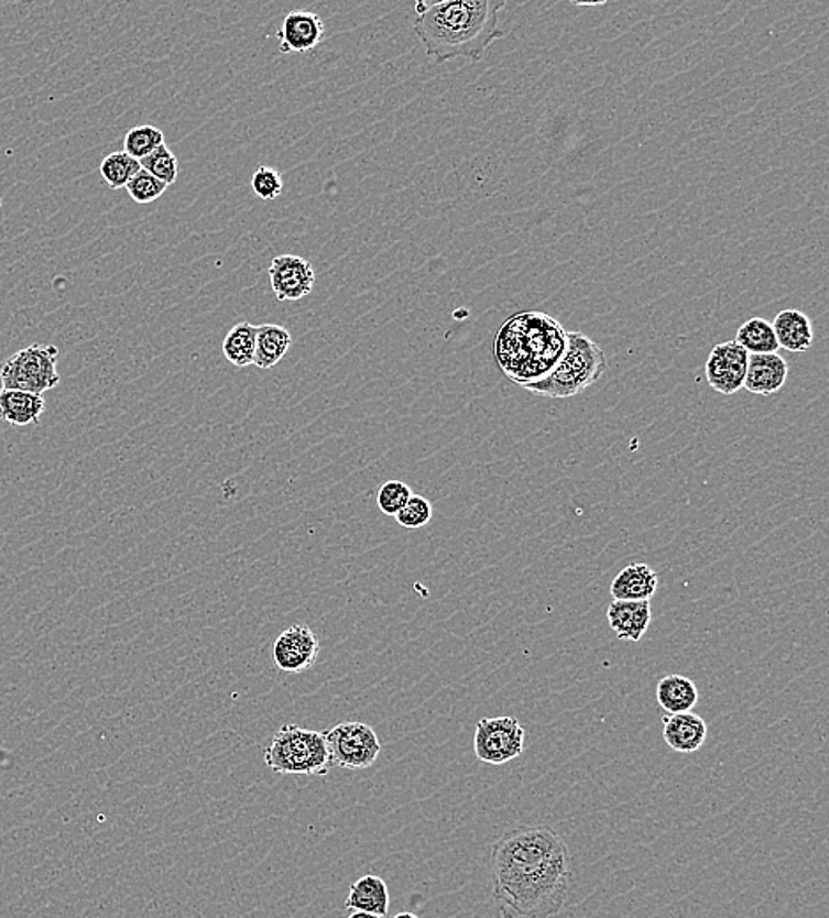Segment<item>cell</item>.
<instances>
[{
	"instance_id": "obj_1",
	"label": "cell",
	"mask_w": 829,
	"mask_h": 918,
	"mask_svg": "<svg viewBox=\"0 0 829 918\" xmlns=\"http://www.w3.org/2000/svg\"><path fill=\"white\" fill-rule=\"evenodd\" d=\"M493 903L502 918H550L565 908L571 853L545 824L519 827L492 846Z\"/></svg>"
},
{
	"instance_id": "obj_2",
	"label": "cell",
	"mask_w": 829,
	"mask_h": 918,
	"mask_svg": "<svg viewBox=\"0 0 829 918\" xmlns=\"http://www.w3.org/2000/svg\"><path fill=\"white\" fill-rule=\"evenodd\" d=\"M504 8V0L416 2L414 34L432 63L455 58L478 63L495 41L504 37V31L499 29V14Z\"/></svg>"
},
{
	"instance_id": "obj_3",
	"label": "cell",
	"mask_w": 829,
	"mask_h": 918,
	"mask_svg": "<svg viewBox=\"0 0 829 918\" xmlns=\"http://www.w3.org/2000/svg\"><path fill=\"white\" fill-rule=\"evenodd\" d=\"M568 347V330L543 312L508 318L495 336V359L513 384L527 387L556 368Z\"/></svg>"
},
{
	"instance_id": "obj_4",
	"label": "cell",
	"mask_w": 829,
	"mask_h": 918,
	"mask_svg": "<svg viewBox=\"0 0 829 918\" xmlns=\"http://www.w3.org/2000/svg\"><path fill=\"white\" fill-rule=\"evenodd\" d=\"M606 368V353L597 341L582 332H568V347L556 368L545 379L525 389L552 400L579 396L598 382Z\"/></svg>"
},
{
	"instance_id": "obj_5",
	"label": "cell",
	"mask_w": 829,
	"mask_h": 918,
	"mask_svg": "<svg viewBox=\"0 0 829 918\" xmlns=\"http://www.w3.org/2000/svg\"><path fill=\"white\" fill-rule=\"evenodd\" d=\"M264 759L279 776L320 777L332 767L323 733L297 724H285L274 733Z\"/></svg>"
},
{
	"instance_id": "obj_6",
	"label": "cell",
	"mask_w": 829,
	"mask_h": 918,
	"mask_svg": "<svg viewBox=\"0 0 829 918\" xmlns=\"http://www.w3.org/2000/svg\"><path fill=\"white\" fill-rule=\"evenodd\" d=\"M57 361L58 348L54 345L34 343L22 348L0 365V384L2 389L43 396L61 382Z\"/></svg>"
},
{
	"instance_id": "obj_7",
	"label": "cell",
	"mask_w": 829,
	"mask_h": 918,
	"mask_svg": "<svg viewBox=\"0 0 829 918\" xmlns=\"http://www.w3.org/2000/svg\"><path fill=\"white\" fill-rule=\"evenodd\" d=\"M332 765L347 771H364L381 756L382 745L367 722H340L323 733Z\"/></svg>"
},
{
	"instance_id": "obj_8",
	"label": "cell",
	"mask_w": 829,
	"mask_h": 918,
	"mask_svg": "<svg viewBox=\"0 0 829 918\" xmlns=\"http://www.w3.org/2000/svg\"><path fill=\"white\" fill-rule=\"evenodd\" d=\"M525 731L516 718H483L476 724V758L487 765H506L524 753Z\"/></svg>"
},
{
	"instance_id": "obj_9",
	"label": "cell",
	"mask_w": 829,
	"mask_h": 918,
	"mask_svg": "<svg viewBox=\"0 0 829 918\" xmlns=\"http://www.w3.org/2000/svg\"><path fill=\"white\" fill-rule=\"evenodd\" d=\"M750 353L743 347L731 341H723L709 353L706 362V379L709 387L722 396H732L743 389L744 375L749 368Z\"/></svg>"
},
{
	"instance_id": "obj_10",
	"label": "cell",
	"mask_w": 829,
	"mask_h": 918,
	"mask_svg": "<svg viewBox=\"0 0 829 918\" xmlns=\"http://www.w3.org/2000/svg\"><path fill=\"white\" fill-rule=\"evenodd\" d=\"M320 643L317 634L305 624L285 629L273 645V660L285 674H303L317 663Z\"/></svg>"
},
{
	"instance_id": "obj_11",
	"label": "cell",
	"mask_w": 829,
	"mask_h": 918,
	"mask_svg": "<svg viewBox=\"0 0 829 918\" xmlns=\"http://www.w3.org/2000/svg\"><path fill=\"white\" fill-rule=\"evenodd\" d=\"M270 280L276 299L299 300L314 291L315 271L308 260L282 254L271 262Z\"/></svg>"
},
{
	"instance_id": "obj_12",
	"label": "cell",
	"mask_w": 829,
	"mask_h": 918,
	"mask_svg": "<svg viewBox=\"0 0 829 918\" xmlns=\"http://www.w3.org/2000/svg\"><path fill=\"white\" fill-rule=\"evenodd\" d=\"M326 25L312 11H291L276 31L282 54H306L323 41Z\"/></svg>"
},
{
	"instance_id": "obj_13",
	"label": "cell",
	"mask_w": 829,
	"mask_h": 918,
	"mask_svg": "<svg viewBox=\"0 0 829 918\" xmlns=\"http://www.w3.org/2000/svg\"><path fill=\"white\" fill-rule=\"evenodd\" d=\"M789 365L778 353H755L749 357L743 387L757 396H773L784 387Z\"/></svg>"
},
{
	"instance_id": "obj_14",
	"label": "cell",
	"mask_w": 829,
	"mask_h": 918,
	"mask_svg": "<svg viewBox=\"0 0 829 918\" xmlns=\"http://www.w3.org/2000/svg\"><path fill=\"white\" fill-rule=\"evenodd\" d=\"M664 741L674 753H697L708 741V724L694 712L667 713L664 718Z\"/></svg>"
},
{
	"instance_id": "obj_15",
	"label": "cell",
	"mask_w": 829,
	"mask_h": 918,
	"mask_svg": "<svg viewBox=\"0 0 829 918\" xmlns=\"http://www.w3.org/2000/svg\"><path fill=\"white\" fill-rule=\"evenodd\" d=\"M609 625L619 640L641 642L651 624L650 601H612L607 610Z\"/></svg>"
},
{
	"instance_id": "obj_16",
	"label": "cell",
	"mask_w": 829,
	"mask_h": 918,
	"mask_svg": "<svg viewBox=\"0 0 829 918\" xmlns=\"http://www.w3.org/2000/svg\"><path fill=\"white\" fill-rule=\"evenodd\" d=\"M659 576L647 564H630L610 584L614 601H651L658 589Z\"/></svg>"
},
{
	"instance_id": "obj_17",
	"label": "cell",
	"mask_w": 829,
	"mask_h": 918,
	"mask_svg": "<svg viewBox=\"0 0 829 918\" xmlns=\"http://www.w3.org/2000/svg\"><path fill=\"white\" fill-rule=\"evenodd\" d=\"M772 327L778 347L785 348L787 352H807L816 339L810 318L799 309H784L778 313L772 321Z\"/></svg>"
},
{
	"instance_id": "obj_18",
	"label": "cell",
	"mask_w": 829,
	"mask_h": 918,
	"mask_svg": "<svg viewBox=\"0 0 829 918\" xmlns=\"http://www.w3.org/2000/svg\"><path fill=\"white\" fill-rule=\"evenodd\" d=\"M346 908L352 911L386 917L390 911V890L381 876L367 874L350 885Z\"/></svg>"
},
{
	"instance_id": "obj_19",
	"label": "cell",
	"mask_w": 829,
	"mask_h": 918,
	"mask_svg": "<svg viewBox=\"0 0 829 918\" xmlns=\"http://www.w3.org/2000/svg\"><path fill=\"white\" fill-rule=\"evenodd\" d=\"M45 406V397L40 394L0 389V419L19 428L40 423Z\"/></svg>"
},
{
	"instance_id": "obj_20",
	"label": "cell",
	"mask_w": 829,
	"mask_h": 918,
	"mask_svg": "<svg viewBox=\"0 0 829 918\" xmlns=\"http://www.w3.org/2000/svg\"><path fill=\"white\" fill-rule=\"evenodd\" d=\"M656 701L670 715L691 712L699 701V689L691 678L683 677V675H667L656 686Z\"/></svg>"
},
{
	"instance_id": "obj_21",
	"label": "cell",
	"mask_w": 829,
	"mask_h": 918,
	"mask_svg": "<svg viewBox=\"0 0 829 918\" xmlns=\"http://www.w3.org/2000/svg\"><path fill=\"white\" fill-rule=\"evenodd\" d=\"M292 347V335L283 326L264 324L257 327L255 359L253 365L271 370L287 356Z\"/></svg>"
},
{
	"instance_id": "obj_22",
	"label": "cell",
	"mask_w": 829,
	"mask_h": 918,
	"mask_svg": "<svg viewBox=\"0 0 829 918\" xmlns=\"http://www.w3.org/2000/svg\"><path fill=\"white\" fill-rule=\"evenodd\" d=\"M257 327L241 321L225 336L223 356L236 368L253 365L255 359Z\"/></svg>"
},
{
	"instance_id": "obj_23",
	"label": "cell",
	"mask_w": 829,
	"mask_h": 918,
	"mask_svg": "<svg viewBox=\"0 0 829 918\" xmlns=\"http://www.w3.org/2000/svg\"><path fill=\"white\" fill-rule=\"evenodd\" d=\"M735 343L743 347L750 356L755 353H778L781 347L773 332L772 321L755 317L744 321L738 329L734 339Z\"/></svg>"
},
{
	"instance_id": "obj_24",
	"label": "cell",
	"mask_w": 829,
	"mask_h": 918,
	"mask_svg": "<svg viewBox=\"0 0 829 918\" xmlns=\"http://www.w3.org/2000/svg\"><path fill=\"white\" fill-rule=\"evenodd\" d=\"M140 170H142L140 161L126 154L124 151L108 154L99 165V174L112 189L126 188Z\"/></svg>"
},
{
	"instance_id": "obj_25",
	"label": "cell",
	"mask_w": 829,
	"mask_h": 918,
	"mask_svg": "<svg viewBox=\"0 0 829 918\" xmlns=\"http://www.w3.org/2000/svg\"><path fill=\"white\" fill-rule=\"evenodd\" d=\"M165 143V134L154 125H137L124 136V152L135 160H144Z\"/></svg>"
},
{
	"instance_id": "obj_26",
	"label": "cell",
	"mask_w": 829,
	"mask_h": 918,
	"mask_svg": "<svg viewBox=\"0 0 829 918\" xmlns=\"http://www.w3.org/2000/svg\"><path fill=\"white\" fill-rule=\"evenodd\" d=\"M140 166L153 175V177L160 178L166 186L174 184L177 181V175H179L177 157L174 156V152L171 149L166 147L165 143H163L162 147H157L153 154H149L144 160H140Z\"/></svg>"
},
{
	"instance_id": "obj_27",
	"label": "cell",
	"mask_w": 829,
	"mask_h": 918,
	"mask_svg": "<svg viewBox=\"0 0 829 918\" xmlns=\"http://www.w3.org/2000/svg\"><path fill=\"white\" fill-rule=\"evenodd\" d=\"M166 188L168 186L162 183L160 178L153 177L145 170H140L139 174L131 178L128 186H126V192L130 195L131 200L137 201V204H151V201L163 197Z\"/></svg>"
},
{
	"instance_id": "obj_28",
	"label": "cell",
	"mask_w": 829,
	"mask_h": 918,
	"mask_svg": "<svg viewBox=\"0 0 829 918\" xmlns=\"http://www.w3.org/2000/svg\"><path fill=\"white\" fill-rule=\"evenodd\" d=\"M413 495V490L405 482L388 481L377 493V505L382 514L395 517Z\"/></svg>"
},
{
	"instance_id": "obj_29",
	"label": "cell",
	"mask_w": 829,
	"mask_h": 918,
	"mask_svg": "<svg viewBox=\"0 0 829 918\" xmlns=\"http://www.w3.org/2000/svg\"><path fill=\"white\" fill-rule=\"evenodd\" d=\"M434 516V507H432L430 500L422 495H413L408 499L405 507L396 514V523L408 531H416L428 525Z\"/></svg>"
},
{
	"instance_id": "obj_30",
	"label": "cell",
	"mask_w": 829,
	"mask_h": 918,
	"mask_svg": "<svg viewBox=\"0 0 829 918\" xmlns=\"http://www.w3.org/2000/svg\"><path fill=\"white\" fill-rule=\"evenodd\" d=\"M251 189L261 200H276L283 192L282 174L273 166H259L251 177Z\"/></svg>"
},
{
	"instance_id": "obj_31",
	"label": "cell",
	"mask_w": 829,
	"mask_h": 918,
	"mask_svg": "<svg viewBox=\"0 0 829 918\" xmlns=\"http://www.w3.org/2000/svg\"><path fill=\"white\" fill-rule=\"evenodd\" d=\"M349 918H381L372 914H363V911H352Z\"/></svg>"
},
{
	"instance_id": "obj_32",
	"label": "cell",
	"mask_w": 829,
	"mask_h": 918,
	"mask_svg": "<svg viewBox=\"0 0 829 918\" xmlns=\"http://www.w3.org/2000/svg\"><path fill=\"white\" fill-rule=\"evenodd\" d=\"M393 918H417V915L408 914V911H402V914L395 915Z\"/></svg>"
},
{
	"instance_id": "obj_33",
	"label": "cell",
	"mask_w": 829,
	"mask_h": 918,
	"mask_svg": "<svg viewBox=\"0 0 829 918\" xmlns=\"http://www.w3.org/2000/svg\"><path fill=\"white\" fill-rule=\"evenodd\" d=\"M0 207H2V200H0Z\"/></svg>"
}]
</instances>
